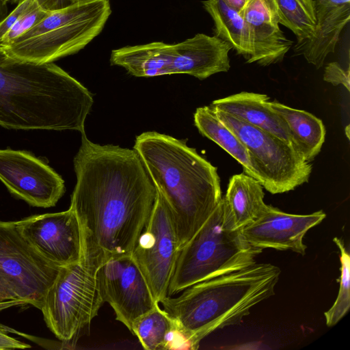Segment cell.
Wrapping results in <instances>:
<instances>
[{"mask_svg":"<svg viewBox=\"0 0 350 350\" xmlns=\"http://www.w3.org/2000/svg\"><path fill=\"white\" fill-rule=\"evenodd\" d=\"M74 169L70 208L81 228L80 262L96 273L109 259L132 254L157 190L134 149L94 144L85 133Z\"/></svg>","mask_w":350,"mask_h":350,"instance_id":"cell-1","label":"cell"},{"mask_svg":"<svg viewBox=\"0 0 350 350\" xmlns=\"http://www.w3.org/2000/svg\"><path fill=\"white\" fill-rule=\"evenodd\" d=\"M92 105L90 91L54 63L14 59L0 46V126L83 135Z\"/></svg>","mask_w":350,"mask_h":350,"instance_id":"cell-2","label":"cell"},{"mask_svg":"<svg viewBox=\"0 0 350 350\" xmlns=\"http://www.w3.org/2000/svg\"><path fill=\"white\" fill-rule=\"evenodd\" d=\"M133 149L167 206L180 250L221 200L217 169L186 141L155 131L138 135Z\"/></svg>","mask_w":350,"mask_h":350,"instance_id":"cell-3","label":"cell"},{"mask_svg":"<svg viewBox=\"0 0 350 350\" xmlns=\"http://www.w3.org/2000/svg\"><path fill=\"white\" fill-rule=\"evenodd\" d=\"M280 269L256 263L194 284L162 308L174 321L187 349H196L212 332L240 323L256 304L275 294Z\"/></svg>","mask_w":350,"mask_h":350,"instance_id":"cell-4","label":"cell"},{"mask_svg":"<svg viewBox=\"0 0 350 350\" xmlns=\"http://www.w3.org/2000/svg\"><path fill=\"white\" fill-rule=\"evenodd\" d=\"M262 250L250 245L241 229H234L221 198L209 218L180 250L167 296L198 282L228 273L254 262Z\"/></svg>","mask_w":350,"mask_h":350,"instance_id":"cell-5","label":"cell"},{"mask_svg":"<svg viewBox=\"0 0 350 350\" xmlns=\"http://www.w3.org/2000/svg\"><path fill=\"white\" fill-rule=\"evenodd\" d=\"M111 13L109 0H79L50 11L37 25L2 49L14 59L51 63L86 46L102 31Z\"/></svg>","mask_w":350,"mask_h":350,"instance_id":"cell-6","label":"cell"},{"mask_svg":"<svg viewBox=\"0 0 350 350\" xmlns=\"http://www.w3.org/2000/svg\"><path fill=\"white\" fill-rule=\"evenodd\" d=\"M232 49L215 36L197 33L176 44L153 42L114 49L110 62L137 77L187 74L203 80L229 70Z\"/></svg>","mask_w":350,"mask_h":350,"instance_id":"cell-7","label":"cell"},{"mask_svg":"<svg viewBox=\"0 0 350 350\" xmlns=\"http://www.w3.org/2000/svg\"><path fill=\"white\" fill-rule=\"evenodd\" d=\"M103 303L96 273L79 262L59 268L40 310L55 336L69 342L90 324Z\"/></svg>","mask_w":350,"mask_h":350,"instance_id":"cell-8","label":"cell"},{"mask_svg":"<svg viewBox=\"0 0 350 350\" xmlns=\"http://www.w3.org/2000/svg\"><path fill=\"white\" fill-rule=\"evenodd\" d=\"M215 111L247 148L267 191L272 194L282 193L308 182L311 162L305 160L293 145L234 116Z\"/></svg>","mask_w":350,"mask_h":350,"instance_id":"cell-9","label":"cell"},{"mask_svg":"<svg viewBox=\"0 0 350 350\" xmlns=\"http://www.w3.org/2000/svg\"><path fill=\"white\" fill-rule=\"evenodd\" d=\"M59 269L29 244L16 221H0V274L19 300L40 310Z\"/></svg>","mask_w":350,"mask_h":350,"instance_id":"cell-10","label":"cell"},{"mask_svg":"<svg viewBox=\"0 0 350 350\" xmlns=\"http://www.w3.org/2000/svg\"><path fill=\"white\" fill-rule=\"evenodd\" d=\"M179 251L172 216L167 204L157 191L151 215L131 256L158 303L167 296Z\"/></svg>","mask_w":350,"mask_h":350,"instance_id":"cell-11","label":"cell"},{"mask_svg":"<svg viewBox=\"0 0 350 350\" xmlns=\"http://www.w3.org/2000/svg\"><path fill=\"white\" fill-rule=\"evenodd\" d=\"M96 277L103 301L129 331L138 317L159 304L131 255L109 259L97 270Z\"/></svg>","mask_w":350,"mask_h":350,"instance_id":"cell-12","label":"cell"},{"mask_svg":"<svg viewBox=\"0 0 350 350\" xmlns=\"http://www.w3.org/2000/svg\"><path fill=\"white\" fill-rule=\"evenodd\" d=\"M0 180L8 191L31 206H55L65 193L62 178L31 153L0 149Z\"/></svg>","mask_w":350,"mask_h":350,"instance_id":"cell-13","label":"cell"},{"mask_svg":"<svg viewBox=\"0 0 350 350\" xmlns=\"http://www.w3.org/2000/svg\"><path fill=\"white\" fill-rule=\"evenodd\" d=\"M29 244L47 261L63 267L81 262V234L74 211L33 215L16 221Z\"/></svg>","mask_w":350,"mask_h":350,"instance_id":"cell-14","label":"cell"},{"mask_svg":"<svg viewBox=\"0 0 350 350\" xmlns=\"http://www.w3.org/2000/svg\"><path fill=\"white\" fill-rule=\"evenodd\" d=\"M325 217L323 211L296 215L267 205L260 217L244 226L241 232L245 240L255 247L291 250L304 255L306 250L303 242L304 236Z\"/></svg>","mask_w":350,"mask_h":350,"instance_id":"cell-15","label":"cell"},{"mask_svg":"<svg viewBox=\"0 0 350 350\" xmlns=\"http://www.w3.org/2000/svg\"><path fill=\"white\" fill-rule=\"evenodd\" d=\"M240 13L252 40V52L247 63L266 66L282 61L293 42L280 29L270 0H247Z\"/></svg>","mask_w":350,"mask_h":350,"instance_id":"cell-16","label":"cell"},{"mask_svg":"<svg viewBox=\"0 0 350 350\" xmlns=\"http://www.w3.org/2000/svg\"><path fill=\"white\" fill-rule=\"evenodd\" d=\"M316 27L312 35L299 40L294 47L317 69L335 51L340 34L350 18V0H314Z\"/></svg>","mask_w":350,"mask_h":350,"instance_id":"cell-17","label":"cell"},{"mask_svg":"<svg viewBox=\"0 0 350 350\" xmlns=\"http://www.w3.org/2000/svg\"><path fill=\"white\" fill-rule=\"evenodd\" d=\"M264 94L241 92L215 100L211 106L269 132L291 144L288 126L283 118L269 105Z\"/></svg>","mask_w":350,"mask_h":350,"instance_id":"cell-18","label":"cell"},{"mask_svg":"<svg viewBox=\"0 0 350 350\" xmlns=\"http://www.w3.org/2000/svg\"><path fill=\"white\" fill-rule=\"evenodd\" d=\"M264 196L262 185L254 178L245 173L231 177L223 200L234 229H242L260 217L267 205Z\"/></svg>","mask_w":350,"mask_h":350,"instance_id":"cell-19","label":"cell"},{"mask_svg":"<svg viewBox=\"0 0 350 350\" xmlns=\"http://www.w3.org/2000/svg\"><path fill=\"white\" fill-rule=\"evenodd\" d=\"M268 103L285 121L292 145L305 160L311 162L325 142V129L321 120L309 112L277 101L269 100Z\"/></svg>","mask_w":350,"mask_h":350,"instance_id":"cell-20","label":"cell"},{"mask_svg":"<svg viewBox=\"0 0 350 350\" xmlns=\"http://www.w3.org/2000/svg\"><path fill=\"white\" fill-rule=\"evenodd\" d=\"M147 350L183 349L182 337L173 319L157 304L138 317L130 331Z\"/></svg>","mask_w":350,"mask_h":350,"instance_id":"cell-21","label":"cell"},{"mask_svg":"<svg viewBox=\"0 0 350 350\" xmlns=\"http://www.w3.org/2000/svg\"><path fill=\"white\" fill-rule=\"evenodd\" d=\"M193 117L195 125L202 135L222 148L242 165L244 173L261 184V178L251 161L247 148L239 138L219 119L211 105L198 107Z\"/></svg>","mask_w":350,"mask_h":350,"instance_id":"cell-22","label":"cell"},{"mask_svg":"<svg viewBox=\"0 0 350 350\" xmlns=\"http://www.w3.org/2000/svg\"><path fill=\"white\" fill-rule=\"evenodd\" d=\"M202 4L214 22L215 36L231 45L247 62L252 45L248 26L241 14L223 0H206Z\"/></svg>","mask_w":350,"mask_h":350,"instance_id":"cell-23","label":"cell"},{"mask_svg":"<svg viewBox=\"0 0 350 350\" xmlns=\"http://www.w3.org/2000/svg\"><path fill=\"white\" fill-rule=\"evenodd\" d=\"M279 24L297 36V40L310 38L314 31V0H270Z\"/></svg>","mask_w":350,"mask_h":350,"instance_id":"cell-24","label":"cell"},{"mask_svg":"<svg viewBox=\"0 0 350 350\" xmlns=\"http://www.w3.org/2000/svg\"><path fill=\"white\" fill-rule=\"evenodd\" d=\"M340 250V277L339 291L332 306L324 313L326 325H335L348 312L350 307V256L343 241L333 239Z\"/></svg>","mask_w":350,"mask_h":350,"instance_id":"cell-25","label":"cell"},{"mask_svg":"<svg viewBox=\"0 0 350 350\" xmlns=\"http://www.w3.org/2000/svg\"><path fill=\"white\" fill-rule=\"evenodd\" d=\"M50 11L44 10L38 3L23 14L5 35L0 42V46L3 47L31 29L43 18Z\"/></svg>","mask_w":350,"mask_h":350,"instance_id":"cell-26","label":"cell"},{"mask_svg":"<svg viewBox=\"0 0 350 350\" xmlns=\"http://www.w3.org/2000/svg\"><path fill=\"white\" fill-rule=\"evenodd\" d=\"M323 78L333 85H342L350 91L349 69L345 70L338 62H330L325 66Z\"/></svg>","mask_w":350,"mask_h":350,"instance_id":"cell-27","label":"cell"},{"mask_svg":"<svg viewBox=\"0 0 350 350\" xmlns=\"http://www.w3.org/2000/svg\"><path fill=\"white\" fill-rule=\"evenodd\" d=\"M37 3L36 0H24L0 21V42L18 18Z\"/></svg>","mask_w":350,"mask_h":350,"instance_id":"cell-28","label":"cell"},{"mask_svg":"<svg viewBox=\"0 0 350 350\" xmlns=\"http://www.w3.org/2000/svg\"><path fill=\"white\" fill-rule=\"evenodd\" d=\"M31 346L5 334V329L0 328V350L27 349Z\"/></svg>","mask_w":350,"mask_h":350,"instance_id":"cell-29","label":"cell"},{"mask_svg":"<svg viewBox=\"0 0 350 350\" xmlns=\"http://www.w3.org/2000/svg\"><path fill=\"white\" fill-rule=\"evenodd\" d=\"M44 10L53 11L70 6L79 0H36Z\"/></svg>","mask_w":350,"mask_h":350,"instance_id":"cell-30","label":"cell"},{"mask_svg":"<svg viewBox=\"0 0 350 350\" xmlns=\"http://www.w3.org/2000/svg\"><path fill=\"white\" fill-rule=\"evenodd\" d=\"M10 300L19 299L7 281L0 274V303Z\"/></svg>","mask_w":350,"mask_h":350,"instance_id":"cell-31","label":"cell"},{"mask_svg":"<svg viewBox=\"0 0 350 350\" xmlns=\"http://www.w3.org/2000/svg\"><path fill=\"white\" fill-rule=\"evenodd\" d=\"M228 6L241 12L244 8L247 0H223Z\"/></svg>","mask_w":350,"mask_h":350,"instance_id":"cell-32","label":"cell"},{"mask_svg":"<svg viewBox=\"0 0 350 350\" xmlns=\"http://www.w3.org/2000/svg\"><path fill=\"white\" fill-rule=\"evenodd\" d=\"M24 0H0V17L5 16L7 12L8 3H17L23 1Z\"/></svg>","mask_w":350,"mask_h":350,"instance_id":"cell-33","label":"cell"},{"mask_svg":"<svg viewBox=\"0 0 350 350\" xmlns=\"http://www.w3.org/2000/svg\"><path fill=\"white\" fill-rule=\"evenodd\" d=\"M349 126L348 125V126H347V127L345 129V131H346V133H347V135L348 138H349Z\"/></svg>","mask_w":350,"mask_h":350,"instance_id":"cell-34","label":"cell"}]
</instances>
